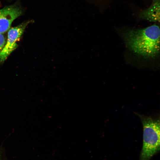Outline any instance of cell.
I'll list each match as a JSON object with an SVG mask.
<instances>
[{
    "label": "cell",
    "instance_id": "1",
    "mask_svg": "<svg viewBox=\"0 0 160 160\" xmlns=\"http://www.w3.org/2000/svg\"><path fill=\"white\" fill-rule=\"evenodd\" d=\"M160 33L159 26L154 24L143 29L127 30L121 36L129 50L144 57L150 58L159 53Z\"/></svg>",
    "mask_w": 160,
    "mask_h": 160
},
{
    "label": "cell",
    "instance_id": "2",
    "mask_svg": "<svg viewBox=\"0 0 160 160\" xmlns=\"http://www.w3.org/2000/svg\"><path fill=\"white\" fill-rule=\"evenodd\" d=\"M137 115L141 120L143 128L141 159L149 160L160 149L159 119H155L139 114Z\"/></svg>",
    "mask_w": 160,
    "mask_h": 160
},
{
    "label": "cell",
    "instance_id": "3",
    "mask_svg": "<svg viewBox=\"0 0 160 160\" xmlns=\"http://www.w3.org/2000/svg\"><path fill=\"white\" fill-rule=\"evenodd\" d=\"M29 23V22H24L9 30L5 44L0 55L1 62H4L17 47V42Z\"/></svg>",
    "mask_w": 160,
    "mask_h": 160
},
{
    "label": "cell",
    "instance_id": "4",
    "mask_svg": "<svg viewBox=\"0 0 160 160\" xmlns=\"http://www.w3.org/2000/svg\"><path fill=\"white\" fill-rule=\"evenodd\" d=\"M21 10L15 5L0 9V33L4 34L10 28L12 22L21 15Z\"/></svg>",
    "mask_w": 160,
    "mask_h": 160
},
{
    "label": "cell",
    "instance_id": "5",
    "mask_svg": "<svg viewBox=\"0 0 160 160\" xmlns=\"http://www.w3.org/2000/svg\"><path fill=\"white\" fill-rule=\"evenodd\" d=\"M141 18L150 21H160V0H153L151 5L139 15Z\"/></svg>",
    "mask_w": 160,
    "mask_h": 160
},
{
    "label": "cell",
    "instance_id": "6",
    "mask_svg": "<svg viewBox=\"0 0 160 160\" xmlns=\"http://www.w3.org/2000/svg\"><path fill=\"white\" fill-rule=\"evenodd\" d=\"M6 39L4 34L0 33V55L6 42Z\"/></svg>",
    "mask_w": 160,
    "mask_h": 160
}]
</instances>
